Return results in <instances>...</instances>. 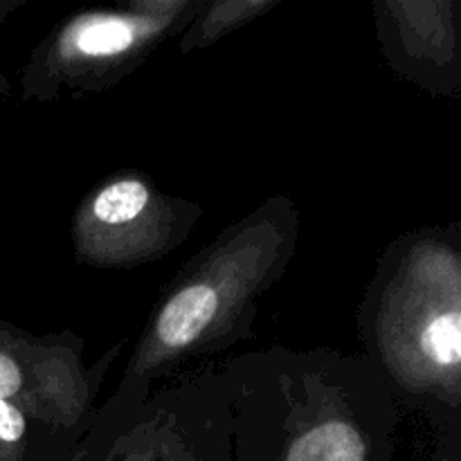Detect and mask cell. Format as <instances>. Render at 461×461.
I'll list each match as a JSON object with an SVG mask.
<instances>
[{"mask_svg": "<svg viewBox=\"0 0 461 461\" xmlns=\"http://www.w3.org/2000/svg\"><path fill=\"white\" fill-rule=\"evenodd\" d=\"M239 360L282 414L225 378L234 461H392V394L367 358L277 351Z\"/></svg>", "mask_w": 461, "mask_h": 461, "instance_id": "6da1fadb", "label": "cell"}, {"mask_svg": "<svg viewBox=\"0 0 461 461\" xmlns=\"http://www.w3.org/2000/svg\"><path fill=\"white\" fill-rule=\"evenodd\" d=\"M372 315V338L390 376L412 394L459 403L461 311L457 255L444 246L412 250Z\"/></svg>", "mask_w": 461, "mask_h": 461, "instance_id": "7a4b0ae2", "label": "cell"}, {"mask_svg": "<svg viewBox=\"0 0 461 461\" xmlns=\"http://www.w3.org/2000/svg\"><path fill=\"white\" fill-rule=\"evenodd\" d=\"M243 234L207 259V266L167 297L135 358V363L140 360V365H135L138 381L147 376L149 369H156V365L178 358L210 340L216 324H228L232 313L246 309L248 295L261 286L266 270L261 268L246 277V270L241 268L252 252L246 257L241 246Z\"/></svg>", "mask_w": 461, "mask_h": 461, "instance_id": "3957f363", "label": "cell"}, {"mask_svg": "<svg viewBox=\"0 0 461 461\" xmlns=\"http://www.w3.org/2000/svg\"><path fill=\"white\" fill-rule=\"evenodd\" d=\"M133 14L93 12L68 23L52 45V61L66 72H106L120 68L160 32L174 25V18L189 9L187 3H140Z\"/></svg>", "mask_w": 461, "mask_h": 461, "instance_id": "277c9868", "label": "cell"}, {"mask_svg": "<svg viewBox=\"0 0 461 461\" xmlns=\"http://www.w3.org/2000/svg\"><path fill=\"white\" fill-rule=\"evenodd\" d=\"M174 437V423H167V412L158 410L151 419L97 428L77 446L70 461H169Z\"/></svg>", "mask_w": 461, "mask_h": 461, "instance_id": "5b68a950", "label": "cell"}, {"mask_svg": "<svg viewBox=\"0 0 461 461\" xmlns=\"http://www.w3.org/2000/svg\"><path fill=\"white\" fill-rule=\"evenodd\" d=\"M156 194L140 178H115L104 185L90 201L84 219V234L95 241L106 234V246L122 228L147 221L149 212H156ZM79 234V237H84ZM102 248V252L106 250Z\"/></svg>", "mask_w": 461, "mask_h": 461, "instance_id": "8992f818", "label": "cell"}, {"mask_svg": "<svg viewBox=\"0 0 461 461\" xmlns=\"http://www.w3.org/2000/svg\"><path fill=\"white\" fill-rule=\"evenodd\" d=\"M171 421L176 437L169 461H234L228 414L225 423H185L178 414Z\"/></svg>", "mask_w": 461, "mask_h": 461, "instance_id": "52a82bcc", "label": "cell"}, {"mask_svg": "<svg viewBox=\"0 0 461 461\" xmlns=\"http://www.w3.org/2000/svg\"><path fill=\"white\" fill-rule=\"evenodd\" d=\"M27 394V374L23 360L9 351L0 349V399L12 401L25 399Z\"/></svg>", "mask_w": 461, "mask_h": 461, "instance_id": "ba28073f", "label": "cell"}]
</instances>
